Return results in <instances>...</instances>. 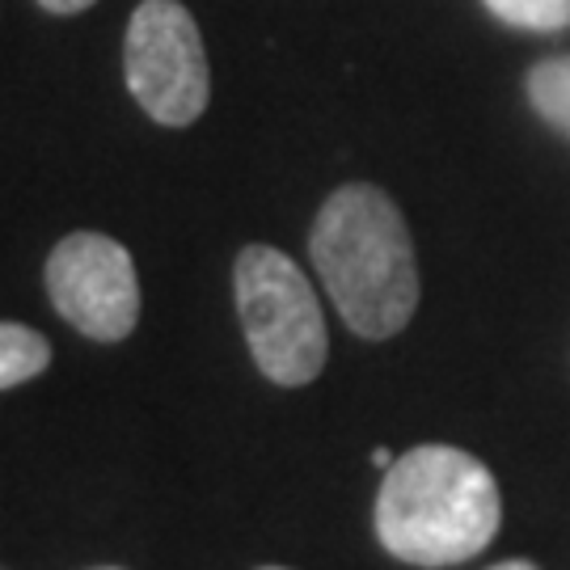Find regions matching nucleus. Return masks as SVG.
I'll use <instances>...</instances> for the list:
<instances>
[{
  "label": "nucleus",
  "mask_w": 570,
  "mask_h": 570,
  "mask_svg": "<svg viewBox=\"0 0 570 570\" xmlns=\"http://www.w3.org/2000/svg\"><path fill=\"white\" fill-rule=\"evenodd\" d=\"M122 72L131 98L161 127H190L204 115L212 98V72L204 35L186 13V4L144 0L127 26Z\"/></svg>",
  "instance_id": "20e7f679"
},
{
  "label": "nucleus",
  "mask_w": 570,
  "mask_h": 570,
  "mask_svg": "<svg viewBox=\"0 0 570 570\" xmlns=\"http://www.w3.org/2000/svg\"><path fill=\"white\" fill-rule=\"evenodd\" d=\"M47 13H56V18H72V13H85L89 4H98V0H39Z\"/></svg>",
  "instance_id": "1a4fd4ad"
},
{
  "label": "nucleus",
  "mask_w": 570,
  "mask_h": 570,
  "mask_svg": "<svg viewBox=\"0 0 570 570\" xmlns=\"http://www.w3.org/2000/svg\"><path fill=\"white\" fill-rule=\"evenodd\" d=\"M372 461H376V465H381V469L393 465V456H389V449H376V452H372Z\"/></svg>",
  "instance_id": "9b49d317"
},
{
  "label": "nucleus",
  "mask_w": 570,
  "mask_h": 570,
  "mask_svg": "<svg viewBox=\"0 0 570 570\" xmlns=\"http://www.w3.org/2000/svg\"><path fill=\"white\" fill-rule=\"evenodd\" d=\"M47 364H51V343L39 330L0 322V389H18L35 381Z\"/></svg>",
  "instance_id": "423d86ee"
},
{
  "label": "nucleus",
  "mask_w": 570,
  "mask_h": 570,
  "mask_svg": "<svg viewBox=\"0 0 570 570\" xmlns=\"http://www.w3.org/2000/svg\"><path fill=\"white\" fill-rule=\"evenodd\" d=\"M308 254L334 308L360 338L406 330L419 308V263L406 220L381 186H338L317 212Z\"/></svg>",
  "instance_id": "f257e3e1"
},
{
  "label": "nucleus",
  "mask_w": 570,
  "mask_h": 570,
  "mask_svg": "<svg viewBox=\"0 0 570 570\" xmlns=\"http://www.w3.org/2000/svg\"><path fill=\"white\" fill-rule=\"evenodd\" d=\"M503 520L499 482L478 456L419 444L385 469L376 537L410 567H456L494 541Z\"/></svg>",
  "instance_id": "f03ea898"
},
{
  "label": "nucleus",
  "mask_w": 570,
  "mask_h": 570,
  "mask_svg": "<svg viewBox=\"0 0 570 570\" xmlns=\"http://www.w3.org/2000/svg\"><path fill=\"white\" fill-rule=\"evenodd\" d=\"M47 296L94 343H122L140 322L136 263L106 233H68L47 258Z\"/></svg>",
  "instance_id": "39448f33"
},
{
  "label": "nucleus",
  "mask_w": 570,
  "mask_h": 570,
  "mask_svg": "<svg viewBox=\"0 0 570 570\" xmlns=\"http://www.w3.org/2000/svg\"><path fill=\"white\" fill-rule=\"evenodd\" d=\"M529 102L553 131H562L570 140V56H553L532 68Z\"/></svg>",
  "instance_id": "0eeeda50"
},
{
  "label": "nucleus",
  "mask_w": 570,
  "mask_h": 570,
  "mask_svg": "<svg viewBox=\"0 0 570 570\" xmlns=\"http://www.w3.org/2000/svg\"><path fill=\"white\" fill-rule=\"evenodd\" d=\"M102 570H119V567H102Z\"/></svg>",
  "instance_id": "ddd939ff"
},
{
  "label": "nucleus",
  "mask_w": 570,
  "mask_h": 570,
  "mask_svg": "<svg viewBox=\"0 0 570 570\" xmlns=\"http://www.w3.org/2000/svg\"><path fill=\"white\" fill-rule=\"evenodd\" d=\"M263 570H287V567H263Z\"/></svg>",
  "instance_id": "f8f14e48"
},
{
  "label": "nucleus",
  "mask_w": 570,
  "mask_h": 570,
  "mask_svg": "<svg viewBox=\"0 0 570 570\" xmlns=\"http://www.w3.org/2000/svg\"><path fill=\"white\" fill-rule=\"evenodd\" d=\"M237 317L266 381L308 385L326 367L330 334L305 271L275 245H245L233 266Z\"/></svg>",
  "instance_id": "7ed1b4c3"
},
{
  "label": "nucleus",
  "mask_w": 570,
  "mask_h": 570,
  "mask_svg": "<svg viewBox=\"0 0 570 570\" xmlns=\"http://www.w3.org/2000/svg\"><path fill=\"white\" fill-rule=\"evenodd\" d=\"M490 570H537V567L524 562V558H511V562H499V567H490Z\"/></svg>",
  "instance_id": "9d476101"
},
{
  "label": "nucleus",
  "mask_w": 570,
  "mask_h": 570,
  "mask_svg": "<svg viewBox=\"0 0 570 570\" xmlns=\"http://www.w3.org/2000/svg\"><path fill=\"white\" fill-rule=\"evenodd\" d=\"M490 13L520 30H570V0H482Z\"/></svg>",
  "instance_id": "6e6552de"
}]
</instances>
